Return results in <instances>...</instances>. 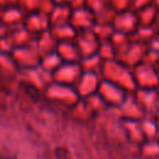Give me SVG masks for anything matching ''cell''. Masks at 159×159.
Returning a JSON list of instances; mask_svg holds the SVG:
<instances>
[{"label": "cell", "instance_id": "1", "mask_svg": "<svg viewBox=\"0 0 159 159\" xmlns=\"http://www.w3.org/2000/svg\"><path fill=\"white\" fill-rule=\"evenodd\" d=\"M4 159H11V158H4Z\"/></svg>", "mask_w": 159, "mask_h": 159}]
</instances>
